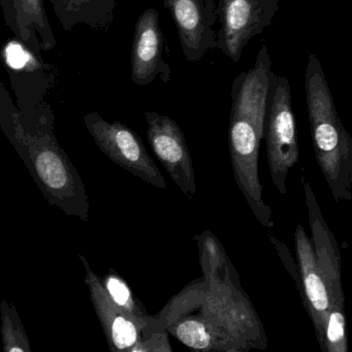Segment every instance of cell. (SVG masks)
<instances>
[{
	"label": "cell",
	"mask_w": 352,
	"mask_h": 352,
	"mask_svg": "<svg viewBox=\"0 0 352 352\" xmlns=\"http://www.w3.org/2000/svg\"><path fill=\"white\" fill-rule=\"evenodd\" d=\"M127 352H148V351H147L146 346H145L144 341L141 339Z\"/></svg>",
	"instance_id": "cell-21"
},
{
	"label": "cell",
	"mask_w": 352,
	"mask_h": 352,
	"mask_svg": "<svg viewBox=\"0 0 352 352\" xmlns=\"http://www.w3.org/2000/svg\"><path fill=\"white\" fill-rule=\"evenodd\" d=\"M206 4L211 18H212L213 20L217 21L216 4H215L214 0H206Z\"/></svg>",
	"instance_id": "cell-20"
},
{
	"label": "cell",
	"mask_w": 352,
	"mask_h": 352,
	"mask_svg": "<svg viewBox=\"0 0 352 352\" xmlns=\"http://www.w3.org/2000/svg\"><path fill=\"white\" fill-rule=\"evenodd\" d=\"M86 266V283L110 352H127L142 339L143 328L110 299L101 279Z\"/></svg>",
	"instance_id": "cell-11"
},
{
	"label": "cell",
	"mask_w": 352,
	"mask_h": 352,
	"mask_svg": "<svg viewBox=\"0 0 352 352\" xmlns=\"http://www.w3.org/2000/svg\"><path fill=\"white\" fill-rule=\"evenodd\" d=\"M305 90L316 162L336 202H351L352 136L339 118L322 63L313 53L308 55Z\"/></svg>",
	"instance_id": "cell-3"
},
{
	"label": "cell",
	"mask_w": 352,
	"mask_h": 352,
	"mask_svg": "<svg viewBox=\"0 0 352 352\" xmlns=\"http://www.w3.org/2000/svg\"><path fill=\"white\" fill-rule=\"evenodd\" d=\"M91 131L101 150L120 166L151 186L167 188L163 173L147 152L141 138L122 124L97 120Z\"/></svg>",
	"instance_id": "cell-7"
},
{
	"label": "cell",
	"mask_w": 352,
	"mask_h": 352,
	"mask_svg": "<svg viewBox=\"0 0 352 352\" xmlns=\"http://www.w3.org/2000/svg\"><path fill=\"white\" fill-rule=\"evenodd\" d=\"M1 341L3 352H32L20 316L12 303L0 304Z\"/></svg>",
	"instance_id": "cell-16"
},
{
	"label": "cell",
	"mask_w": 352,
	"mask_h": 352,
	"mask_svg": "<svg viewBox=\"0 0 352 352\" xmlns=\"http://www.w3.org/2000/svg\"><path fill=\"white\" fill-rule=\"evenodd\" d=\"M165 36L159 24L158 12L149 8L136 21L132 49V78L136 86H147L157 76L171 82L172 67L165 60Z\"/></svg>",
	"instance_id": "cell-8"
},
{
	"label": "cell",
	"mask_w": 352,
	"mask_h": 352,
	"mask_svg": "<svg viewBox=\"0 0 352 352\" xmlns=\"http://www.w3.org/2000/svg\"><path fill=\"white\" fill-rule=\"evenodd\" d=\"M101 283L111 301L124 314L134 318L143 329L149 324L151 316H149L142 303L134 297L132 289L121 277L118 276L116 273H110Z\"/></svg>",
	"instance_id": "cell-14"
},
{
	"label": "cell",
	"mask_w": 352,
	"mask_h": 352,
	"mask_svg": "<svg viewBox=\"0 0 352 352\" xmlns=\"http://www.w3.org/2000/svg\"><path fill=\"white\" fill-rule=\"evenodd\" d=\"M298 270L301 279V296L304 306L313 324L320 349L324 351V331L328 316L329 291L314 256L313 246L301 223L295 234Z\"/></svg>",
	"instance_id": "cell-10"
},
{
	"label": "cell",
	"mask_w": 352,
	"mask_h": 352,
	"mask_svg": "<svg viewBox=\"0 0 352 352\" xmlns=\"http://www.w3.org/2000/svg\"><path fill=\"white\" fill-rule=\"evenodd\" d=\"M203 274L151 316L152 324L191 352L266 349L264 324L242 289L231 261Z\"/></svg>",
	"instance_id": "cell-1"
},
{
	"label": "cell",
	"mask_w": 352,
	"mask_h": 352,
	"mask_svg": "<svg viewBox=\"0 0 352 352\" xmlns=\"http://www.w3.org/2000/svg\"><path fill=\"white\" fill-rule=\"evenodd\" d=\"M147 138L155 156L184 195L196 192V173L185 136L167 116L146 111Z\"/></svg>",
	"instance_id": "cell-6"
},
{
	"label": "cell",
	"mask_w": 352,
	"mask_h": 352,
	"mask_svg": "<svg viewBox=\"0 0 352 352\" xmlns=\"http://www.w3.org/2000/svg\"><path fill=\"white\" fill-rule=\"evenodd\" d=\"M56 18L65 31L78 25L92 30H107L115 19L117 0H49Z\"/></svg>",
	"instance_id": "cell-13"
},
{
	"label": "cell",
	"mask_w": 352,
	"mask_h": 352,
	"mask_svg": "<svg viewBox=\"0 0 352 352\" xmlns=\"http://www.w3.org/2000/svg\"><path fill=\"white\" fill-rule=\"evenodd\" d=\"M264 136L271 178L278 192L285 195L289 192V170L299 162L300 151L291 84L287 76L274 72L271 76Z\"/></svg>",
	"instance_id": "cell-4"
},
{
	"label": "cell",
	"mask_w": 352,
	"mask_h": 352,
	"mask_svg": "<svg viewBox=\"0 0 352 352\" xmlns=\"http://www.w3.org/2000/svg\"><path fill=\"white\" fill-rule=\"evenodd\" d=\"M324 352H349L344 295L330 297Z\"/></svg>",
	"instance_id": "cell-15"
},
{
	"label": "cell",
	"mask_w": 352,
	"mask_h": 352,
	"mask_svg": "<svg viewBox=\"0 0 352 352\" xmlns=\"http://www.w3.org/2000/svg\"><path fill=\"white\" fill-rule=\"evenodd\" d=\"M6 26L14 38L34 51H50L57 45L43 0H0Z\"/></svg>",
	"instance_id": "cell-12"
},
{
	"label": "cell",
	"mask_w": 352,
	"mask_h": 352,
	"mask_svg": "<svg viewBox=\"0 0 352 352\" xmlns=\"http://www.w3.org/2000/svg\"><path fill=\"white\" fill-rule=\"evenodd\" d=\"M169 336L165 330L153 324L151 320L142 331V340L148 352H173Z\"/></svg>",
	"instance_id": "cell-18"
},
{
	"label": "cell",
	"mask_w": 352,
	"mask_h": 352,
	"mask_svg": "<svg viewBox=\"0 0 352 352\" xmlns=\"http://www.w3.org/2000/svg\"><path fill=\"white\" fill-rule=\"evenodd\" d=\"M269 237L272 240L273 244H274L275 248H276L277 252H278V254L280 256L283 264L287 267V271H289L291 276H293V280H295L296 285H297V289H299V292H301V279H300L298 265H296V262L293 261L291 252H289L287 246L285 245L281 240H279L276 236L273 235V233H271V232H269Z\"/></svg>",
	"instance_id": "cell-19"
},
{
	"label": "cell",
	"mask_w": 352,
	"mask_h": 352,
	"mask_svg": "<svg viewBox=\"0 0 352 352\" xmlns=\"http://www.w3.org/2000/svg\"><path fill=\"white\" fill-rule=\"evenodd\" d=\"M35 169L43 184L54 190H62L68 184V173L59 156L52 151H43L35 159Z\"/></svg>",
	"instance_id": "cell-17"
},
{
	"label": "cell",
	"mask_w": 352,
	"mask_h": 352,
	"mask_svg": "<svg viewBox=\"0 0 352 352\" xmlns=\"http://www.w3.org/2000/svg\"><path fill=\"white\" fill-rule=\"evenodd\" d=\"M177 28L184 57L198 62L217 49L216 21L211 18L206 0H163Z\"/></svg>",
	"instance_id": "cell-9"
},
{
	"label": "cell",
	"mask_w": 352,
	"mask_h": 352,
	"mask_svg": "<svg viewBox=\"0 0 352 352\" xmlns=\"http://www.w3.org/2000/svg\"><path fill=\"white\" fill-rule=\"evenodd\" d=\"M272 65L268 45L262 43L254 65L234 80L229 125V151L236 184L254 217L269 229L274 226V221L272 209L262 198L264 188L258 173V159Z\"/></svg>",
	"instance_id": "cell-2"
},
{
	"label": "cell",
	"mask_w": 352,
	"mask_h": 352,
	"mask_svg": "<svg viewBox=\"0 0 352 352\" xmlns=\"http://www.w3.org/2000/svg\"><path fill=\"white\" fill-rule=\"evenodd\" d=\"M279 4L280 0H218L217 49L239 62L248 43L270 26Z\"/></svg>",
	"instance_id": "cell-5"
}]
</instances>
